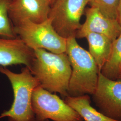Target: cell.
<instances>
[{
    "label": "cell",
    "instance_id": "5bb4252c",
    "mask_svg": "<svg viewBox=\"0 0 121 121\" xmlns=\"http://www.w3.org/2000/svg\"><path fill=\"white\" fill-rule=\"evenodd\" d=\"M10 0H0V36L8 38H15L12 23L8 15V9Z\"/></svg>",
    "mask_w": 121,
    "mask_h": 121
},
{
    "label": "cell",
    "instance_id": "52a82bcc",
    "mask_svg": "<svg viewBox=\"0 0 121 121\" xmlns=\"http://www.w3.org/2000/svg\"><path fill=\"white\" fill-rule=\"evenodd\" d=\"M92 95L100 112L121 121V80L110 79L99 72L97 86Z\"/></svg>",
    "mask_w": 121,
    "mask_h": 121
},
{
    "label": "cell",
    "instance_id": "6da1fadb",
    "mask_svg": "<svg viewBox=\"0 0 121 121\" xmlns=\"http://www.w3.org/2000/svg\"><path fill=\"white\" fill-rule=\"evenodd\" d=\"M31 73L40 86L51 93H59L64 99L68 94L71 67L65 52L56 53L45 49L34 50Z\"/></svg>",
    "mask_w": 121,
    "mask_h": 121
},
{
    "label": "cell",
    "instance_id": "8992f818",
    "mask_svg": "<svg viewBox=\"0 0 121 121\" xmlns=\"http://www.w3.org/2000/svg\"><path fill=\"white\" fill-rule=\"evenodd\" d=\"M89 0H56L48 15L52 26L65 39L75 37L81 24L80 19Z\"/></svg>",
    "mask_w": 121,
    "mask_h": 121
},
{
    "label": "cell",
    "instance_id": "ac0fdd59",
    "mask_svg": "<svg viewBox=\"0 0 121 121\" xmlns=\"http://www.w3.org/2000/svg\"><path fill=\"white\" fill-rule=\"evenodd\" d=\"M117 79L121 80V72H120V73H119V76H118V77Z\"/></svg>",
    "mask_w": 121,
    "mask_h": 121
},
{
    "label": "cell",
    "instance_id": "7a4b0ae2",
    "mask_svg": "<svg viewBox=\"0 0 121 121\" xmlns=\"http://www.w3.org/2000/svg\"><path fill=\"white\" fill-rule=\"evenodd\" d=\"M65 53L72 69L68 95H93L97 86L100 71L90 53L79 45L75 37L67 39Z\"/></svg>",
    "mask_w": 121,
    "mask_h": 121
},
{
    "label": "cell",
    "instance_id": "9c48e42d",
    "mask_svg": "<svg viewBox=\"0 0 121 121\" xmlns=\"http://www.w3.org/2000/svg\"><path fill=\"white\" fill-rule=\"evenodd\" d=\"M86 20L78 30L76 38H84L88 33L104 35L112 41L121 33V27L118 20L106 17L98 9L90 7L85 10Z\"/></svg>",
    "mask_w": 121,
    "mask_h": 121
},
{
    "label": "cell",
    "instance_id": "2e32d148",
    "mask_svg": "<svg viewBox=\"0 0 121 121\" xmlns=\"http://www.w3.org/2000/svg\"><path fill=\"white\" fill-rule=\"evenodd\" d=\"M117 20L119 22L121 27V0L119 4L118 8V15H117Z\"/></svg>",
    "mask_w": 121,
    "mask_h": 121
},
{
    "label": "cell",
    "instance_id": "e0dca14e",
    "mask_svg": "<svg viewBox=\"0 0 121 121\" xmlns=\"http://www.w3.org/2000/svg\"><path fill=\"white\" fill-rule=\"evenodd\" d=\"M47 0L48 2V3L50 4V5H51L55 2V1L56 0Z\"/></svg>",
    "mask_w": 121,
    "mask_h": 121
},
{
    "label": "cell",
    "instance_id": "9a60e30c",
    "mask_svg": "<svg viewBox=\"0 0 121 121\" xmlns=\"http://www.w3.org/2000/svg\"><path fill=\"white\" fill-rule=\"evenodd\" d=\"M121 0H89L91 7L98 9L106 17L117 20L118 8Z\"/></svg>",
    "mask_w": 121,
    "mask_h": 121
},
{
    "label": "cell",
    "instance_id": "3957f363",
    "mask_svg": "<svg viewBox=\"0 0 121 121\" xmlns=\"http://www.w3.org/2000/svg\"><path fill=\"white\" fill-rule=\"evenodd\" d=\"M0 73L4 74L11 83L13 101L10 108L0 115V119L7 117L8 121H35L32 107V95L39 83L27 67L16 73L5 67L0 66Z\"/></svg>",
    "mask_w": 121,
    "mask_h": 121
},
{
    "label": "cell",
    "instance_id": "30bf717a",
    "mask_svg": "<svg viewBox=\"0 0 121 121\" xmlns=\"http://www.w3.org/2000/svg\"><path fill=\"white\" fill-rule=\"evenodd\" d=\"M35 57L34 50L19 37L8 38L0 36V66L24 65L29 69Z\"/></svg>",
    "mask_w": 121,
    "mask_h": 121
},
{
    "label": "cell",
    "instance_id": "8fae6325",
    "mask_svg": "<svg viewBox=\"0 0 121 121\" xmlns=\"http://www.w3.org/2000/svg\"><path fill=\"white\" fill-rule=\"evenodd\" d=\"M85 38L88 43V52L100 72L108 59L113 41L105 35L92 32L87 33Z\"/></svg>",
    "mask_w": 121,
    "mask_h": 121
},
{
    "label": "cell",
    "instance_id": "7c38bea8",
    "mask_svg": "<svg viewBox=\"0 0 121 121\" xmlns=\"http://www.w3.org/2000/svg\"><path fill=\"white\" fill-rule=\"evenodd\" d=\"M64 100L85 121H119L107 117L91 106V98L89 95L78 96L68 95Z\"/></svg>",
    "mask_w": 121,
    "mask_h": 121
},
{
    "label": "cell",
    "instance_id": "d6986e66",
    "mask_svg": "<svg viewBox=\"0 0 121 121\" xmlns=\"http://www.w3.org/2000/svg\"><path fill=\"white\" fill-rule=\"evenodd\" d=\"M49 121V120H46V121Z\"/></svg>",
    "mask_w": 121,
    "mask_h": 121
},
{
    "label": "cell",
    "instance_id": "ba28073f",
    "mask_svg": "<svg viewBox=\"0 0 121 121\" xmlns=\"http://www.w3.org/2000/svg\"><path fill=\"white\" fill-rule=\"evenodd\" d=\"M50 7L47 0H10L9 18L13 26L26 20L40 23L48 18Z\"/></svg>",
    "mask_w": 121,
    "mask_h": 121
},
{
    "label": "cell",
    "instance_id": "4fadbf2b",
    "mask_svg": "<svg viewBox=\"0 0 121 121\" xmlns=\"http://www.w3.org/2000/svg\"><path fill=\"white\" fill-rule=\"evenodd\" d=\"M121 71V33L112 42V47L108 60L100 73L106 78L117 80Z\"/></svg>",
    "mask_w": 121,
    "mask_h": 121
},
{
    "label": "cell",
    "instance_id": "277c9868",
    "mask_svg": "<svg viewBox=\"0 0 121 121\" xmlns=\"http://www.w3.org/2000/svg\"><path fill=\"white\" fill-rule=\"evenodd\" d=\"M13 28L16 35L34 50L43 49L56 53L66 52L67 39L57 33L49 18L40 23L24 21Z\"/></svg>",
    "mask_w": 121,
    "mask_h": 121
},
{
    "label": "cell",
    "instance_id": "5b68a950",
    "mask_svg": "<svg viewBox=\"0 0 121 121\" xmlns=\"http://www.w3.org/2000/svg\"><path fill=\"white\" fill-rule=\"evenodd\" d=\"M35 121H83V119L64 99L39 85L32 95Z\"/></svg>",
    "mask_w": 121,
    "mask_h": 121
}]
</instances>
